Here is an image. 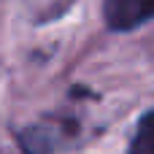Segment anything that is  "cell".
Listing matches in <instances>:
<instances>
[{
	"instance_id": "1",
	"label": "cell",
	"mask_w": 154,
	"mask_h": 154,
	"mask_svg": "<svg viewBox=\"0 0 154 154\" xmlns=\"http://www.w3.org/2000/svg\"><path fill=\"white\" fill-rule=\"evenodd\" d=\"M103 14L111 30L127 32L154 19V0H106Z\"/></svg>"
},
{
	"instance_id": "2",
	"label": "cell",
	"mask_w": 154,
	"mask_h": 154,
	"mask_svg": "<svg viewBox=\"0 0 154 154\" xmlns=\"http://www.w3.org/2000/svg\"><path fill=\"white\" fill-rule=\"evenodd\" d=\"M130 154H154V111H149L135 130V138L130 143Z\"/></svg>"
}]
</instances>
